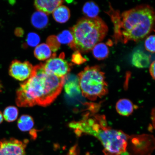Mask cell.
<instances>
[{
    "mask_svg": "<svg viewBox=\"0 0 155 155\" xmlns=\"http://www.w3.org/2000/svg\"><path fill=\"white\" fill-rule=\"evenodd\" d=\"M116 109L120 115L128 116L133 113L134 106L130 100L127 99H122L116 103Z\"/></svg>",
    "mask_w": 155,
    "mask_h": 155,
    "instance_id": "cell-12",
    "label": "cell"
},
{
    "mask_svg": "<svg viewBox=\"0 0 155 155\" xmlns=\"http://www.w3.org/2000/svg\"><path fill=\"white\" fill-rule=\"evenodd\" d=\"M83 12L87 18H94L98 17L100 12V8L94 2H88L83 5Z\"/></svg>",
    "mask_w": 155,
    "mask_h": 155,
    "instance_id": "cell-18",
    "label": "cell"
},
{
    "mask_svg": "<svg viewBox=\"0 0 155 155\" xmlns=\"http://www.w3.org/2000/svg\"><path fill=\"white\" fill-rule=\"evenodd\" d=\"M47 44L54 52L57 51L60 46V44L57 40V37L54 36H50L48 38Z\"/></svg>",
    "mask_w": 155,
    "mask_h": 155,
    "instance_id": "cell-21",
    "label": "cell"
},
{
    "mask_svg": "<svg viewBox=\"0 0 155 155\" xmlns=\"http://www.w3.org/2000/svg\"><path fill=\"white\" fill-rule=\"evenodd\" d=\"M63 1H35L34 5L38 11L50 14L63 3Z\"/></svg>",
    "mask_w": 155,
    "mask_h": 155,
    "instance_id": "cell-10",
    "label": "cell"
},
{
    "mask_svg": "<svg viewBox=\"0 0 155 155\" xmlns=\"http://www.w3.org/2000/svg\"></svg>",
    "mask_w": 155,
    "mask_h": 155,
    "instance_id": "cell-28",
    "label": "cell"
},
{
    "mask_svg": "<svg viewBox=\"0 0 155 155\" xmlns=\"http://www.w3.org/2000/svg\"><path fill=\"white\" fill-rule=\"evenodd\" d=\"M145 47L147 51L154 53L155 52V35H151L147 38L145 41Z\"/></svg>",
    "mask_w": 155,
    "mask_h": 155,
    "instance_id": "cell-22",
    "label": "cell"
},
{
    "mask_svg": "<svg viewBox=\"0 0 155 155\" xmlns=\"http://www.w3.org/2000/svg\"><path fill=\"white\" fill-rule=\"evenodd\" d=\"M22 33L23 30L20 28H18L15 31V34L17 35L18 36H20L22 34Z\"/></svg>",
    "mask_w": 155,
    "mask_h": 155,
    "instance_id": "cell-26",
    "label": "cell"
},
{
    "mask_svg": "<svg viewBox=\"0 0 155 155\" xmlns=\"http://www.w3.org/2000/svg\"><path fill=\"white\" fill-rule=\"evenodd\" d=\"M111 12V17L115 27L116 41L124 43L129 41H138L143 39L153 30L155 13L150 6H137L124 12Z\"/></svg>",
    "mask_w": 155,
    "mask_h": 155,
    "instance_id": "cell-2",
    "label": "cell"
},
{
    "mask_svg": "<svg viewBox=\"0 0 155 155\" xmlns=\"http://www.w3.org/2000/svg\"><path fill=\"white\" fill-rule=\"evenodd\" d=\"M34 55L38 60L45 61L51 57V50L47 44H41L35 48Z\"/></svg>",
    "mask_w": 155,
    "mask_h": 155,
    "instance_id": "cell-15",
    "label": "cell"
},
{
    "mask_svg": "<svg viewBox=\"0 0 155 155\" xmlns=\"http://www.w3.org/2000/svg\"><path fill=\"white\" fill-rule=\"evenodd\" d=\"M48 18L45 13L39 11L36 12L33 14L31 18L32 24L36 28L42 29L47 26Z\"/></svg>",
    "mask_w": 155,
    "mask_h": 155,
    "instance_id": "cell-14",
    "label": "cell"
},
{
    "mask_svg": "<svg viewBox=\"0 0 155 155\" xmlns=\"http://www.w3.org/2000/svg\"><path fill=\"white\" fill-rule=\"evenodd\" d=\"M92 50L93 55L98 60L104 59L109 55V49L106 45L103 43L100 42L96 44Z\"/></svg>",
    "mask_w": 155,
    "mask_h": 155,
    "instance_id": "cell-17",
    "label": "cell"
},
{
    "mask_svg": "<svg viewBox=\"0 0 155 155\" xmlns=\"http://www.w3.org/2000/svg\"><path fill=\"white\" fill-rule=\"evenodd\" d=\"M86 61V59L83 58L81 55V53L78 51H75L72 55V61L77 64H80Z\"/></svg>",
    "mask_w": 155,
    "mask_h": 155,
    "instance_id": "cell-24",
    "label": "cell"
},
{
    "mask_svg": "<svg viewBox=\"0 0 155 155\" xmlns=\"http://www.w3.org/2000/svg\"><path fill=\"white\" fill-rule=\"evenodd\" d=\"M70 11L65 5H60L53 12V17L57 22L64 23L69 20L70 17Z\"/></svg>",
    "mask_w": 155,
    "mask_h": 155,
    "instance_id": "cell-13",
    "label": "cell"
},
{
    "mask_svg": "<svg viewBox=\"0 0 155 155\" xmlns=\"http://www.w3.org/2000/svg\"><path fill=\"white\" fill-rule=\"evenodd\" d=\"M73 41L69 46L75 51L86 53L105 37L108 31L106 23L98 17L79 20L71 31Z\"/></svg>",
    "mask_w": 155,
    "mask_h": 155,
    "instance_id": "cell-4",
    "label": "cell"
},
{
    "mask_svg": "<svg viewBox=\"0 0 155 155\" xmlns=\"http://www.w3.org/2000/svg\"><path fill=\"white\" fill-rule=\"evenodd\" d=\"M64 86L65 92L70 97H73L80 93L79 80L77 76L68 74L65 77Z\"/></svg>",
    "mask_w": 155,
    "mask_h": 155,
    "instance_id": "cell-9",
    "label": "cell"
},
{
    "mask_svg": "<svg viewBox=\"0 0 155 155\" xmlns=\"http://www.w3.org/2000/svg\"><path fill=\"white\" fill-rule=\"evenodd\" d=\"M57 40L60 44H68L71 43L73 41V37L71 31L65 30L57 37Z\"/></svg>",
    "mask_w": 155,
    "mask_h": 155,
    "instance_id": "cell-20",
    "label": "cell"
},
{
    "mask_svg": "<svg viewBox=\"0 0 155 155\" xmlns=\"http://www.w3.org/2000/svg\"><path fill=\"white\" fill-rule=\"evenodd\" d=\"M3 119V117L2 113L0 111V124L2 123Z\"/></svg>",
    "mask_w": 155,
    "mask_h": 155,
    "instance_id": "cell-27",
    "label": "cell"
},
{
    "mask_svg": "<svg viewBox=\"0 0 155 155\" xmlns=\"http://www.w3.org/2000/svg\"><path fill=\"white\" fill-rule=\"evenodd\" d=\"M69 126L78 136L87 134L97 138L104 147V155H121L127 152L130 137L109 127L104 115H85L81 120L71 122Z\"/></svg>",
    "mask_w": 155,
    "mask_h": 155,
    "instance_id": "cell-3",
    "label": "cell"
},
{
    "mask_svg": "<svg viewBox=\"0 0 155 155\" xmlns=\"http://www.w3.org/2000/svg\"><path fill=\"white\" fill-rule=\"evenodd\" d=\"M27 42L29 46L34 47L39 43L40 38L38 34L34 33H30L28 35Z\"/></svg>",
    "mask_w": 155,
    "mask_h": 155,
    "instance_id": "cell-23",
    "label": "cell"
},
{
    "mask_svg": "<svg viewBox=\"0 0 155 155\" xmlns=\"http://www.w3.org/2000/svg\"><path fill=\"white\" fill-rule=\"evenodd\" d=\"M131 61L134 66L140 68L148 67L151 63L150 56L140 50H137L133 53Z\"/></svg>",
    "mask_w": 155,
    "mask_h": 155,
    "instance_id": "cell-11",
    "label": "cell"
},
{
    "mask_svg": "<svg viewBox=\"0 0 155 155\" xmlns=\"http://www.w3.org/2000/svg\"><path fill=\"white\" fill-rule=\"evenodd\" d=\"M34 125L33 119L29 115H23L19 118L17 122L18 128L22 131H31Z\"/></svg>",
    "mask_w": 155,
    "mask_h": 155,
    "instance_id": "cell-16",
    "label": "cell"
},
{
    "mask_svg": "<svg viewBox=\"0 0 155 155\" xmlns=\"http://www.w3.org/2000/svg\"><path fill=\"white\" fill-rule=\"evenodd\" d=\"M3 115L5 121L8 122L14 121L18 117V109L14 106L7 107L4 111Z\"/></svg>",
    "mask_w": 155,
    "mask_h": 155,
    "instance_id": "cell-19",
    "label": "cell"
},
{
    "mask_svg": "<svg viewBox=\"0 0 155 155\" xmlns=\"http://www.w3.org/2000/svg\"><path fill=\"white\" fill-rule=\"evenodd\" d=\"M34 67L28 61L21 62L18 60L12 61L9 68V74L17 80H28L31 76Z\"/></svg>",
    "mask_w": 155,
    "mask_h": 155,
    "instance_id": "cell-8",
    "label": "cell"
},
{
    "mask_svg": "<svg viewBox=\"0 0 155 155\" xmlns=\"http://www.w3.org/2000/svg\"><path fill=\"white\" fill-rule=\"evenodd\" d=\"M77 76L81 92L88 99L94 101L107 94L104 73L98 66H87Z\"/></svg>",
    "mask_w": 155,
    "mask_h": 155,
    "instance_id": "cell-5",
    "label": "cell"
},
{
    "mask_svg": "<svg viewBox=\"0 0 155 155\" xmlns=\"http://www.w3.org/2000/svg\"><path fill=\"white\" fill-rule=\"evenodd\" d=\"M28 141L15 138L2 139L0 141V155H26Z\"/></svg>",
    "mask_w": 155,
    "mask_h": 155,
    "instance_id": "cell-7",
    "label": "cell"
},
{
    "mask_svg": "<svg viewBox=\"0 0 155 155\" xmlns=\"http://www.w3.org/2000/svg\"><path fill=\"white\" fill-rule=\"evenodd\" d=\"M155 61H153L151 63L150 67V72L151 76L154 80L155 79Z\"/></svg>",
    "mask_w": 155,
    "mask_h": 155,
    "instance_id": "cell-25",
    "label": "cell"
},
{
    "mask_svg": "<svg viewBox=\"0 0 155 155\" xmlns=\"http://www.w3.org/2000/svg\"><path fill=\"white\" fill-rule=\"evenodd\" d=\"M64 81L65 77H58L47 72L43 64L35 66L31 76L20 84L17 90V105L31 107L50 105L61 94Z\"/></svg>",
    "mask_w": 155,
    "mask_h": 155,
    "instance_id": "cell-1",
    "label": "cell"
},
{
    "mask_svg": "<svg viewBox=\"0 0 155 155\" xmlns=\"http://www.w3.org/2000/svg\"><path fill=\"white\" fill-rule=\"evenodd\" d=\"M56 54H53L51 58L48 60L45 64H43L45 70L59 77H65L69 74L71 70V66L67 61L64 59L63 54L59 57H56Z\"/></svg>",
    "mask_w": 155,
    "mask_h": 155,
    "instance_id": "cell-6",
    "label": "cell"
}]
</instances>
